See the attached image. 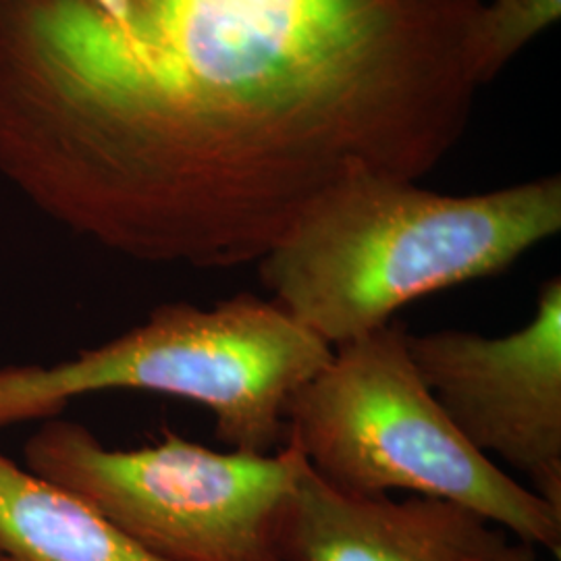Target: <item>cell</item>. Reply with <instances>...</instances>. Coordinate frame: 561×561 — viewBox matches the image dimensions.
Wrapping results in <instances>:
<instances>
[{
	"mask_svg": "<svg viewBox=\"0 0 561 561\" xmlns=\"http://www.w3.org/2000/svg\"><path fill=\"white\" fill-rule=\"evenodd\" d=\"M482 0H0V175L150 264L259 262L335 185L468 125Z\"/></svg>",
	"mask_w": 561,
	"mask_h": 561,
	"instance_id": "cell-1",
	"label": "cell"
},
{
	"mask_svg": "<svg viewBox=\"0 0 561 561\" xmlns=\"http://www.w3.org/2000/svg\"><path fill=\"white\" fill-rule=\"evenodd\" d=\"M560 229V175L449 196L360 173L322 194L259 268L271 300L337 347L424 296L502 275Z\"/></svg>",
	"mask_w": 561,
	"mask_h": 561,
	"instance_id": "cell-2",
	"label": "cell"
},
{
	"mask_svg": "<svg viewBox=\"0 0 561 561\" xmlns=\"http://www.w3.org/2000/svg\"><path fill=\"white\" fill-rule=\"evenodd\" d=\"M331 356L327 341L271 298L161 304L69 360L0 366V431L55 419L90 393L150 391L208 408L219 442L264 456L285 445L287 403Z\"/></svg>",
	"mask_w": 561,
	"mask_h": 561,
	"instance_id": "cell-3",
	"label": "cell"
},
{
	"mask_svg": "<svg viewBox=\"0 0 561 561\" xmlns=\"http://www.w3.org/2000/svg\"><path fill=\"white\" fill-rule=\"evenodd\" d=\"M285 421V443L340 491L458 503L561 556L560 510L461 437L416 373L401 322L337 345L294 393Z\"/></svg>",
	"mask_w": 561,
	"mask_h": 561,
	"instance_id": "cell-4",
	"label": "cell"
},
{
	"mask_svg": "<svg viewBox=\"0 0 561 561\" xmlns=\"http://www.w3.org/2000/svg\"><path fill=\"white\" fill-rule=\"evenodd\" d=\"M23 460L161 561H283L280 518L306 468L289 442L225 454L164 428L157 445L113 449L59 416L42 422Z\"/></svg>",
	"mask_w": 561,
	"mask_h": 561,
	"instance_id": "cell-5",
	"label": "cell"
},
{
	"mask_svg": "<svg viewBox=\"0 0 561 561\" xmlns=\"http://www.w3.org/2000/svg\"><path fill=\"white\" fill-rule=\"evenodd\" d=\"M410 358L461 437L528 479L561 512V279L545 280L522 329L486 337L408 333Z\"/></svg>",
	"mask_w": 561,
	"mask_h": 561,
	"instance_id": "cell-6",
	"label": "cell"
},
{
	"mask_svg": "<svg viewBox=\"0 0 561 561\" xmlns=\"http://www.w3.org/2000/svg\"><path fill=\"white\" fill-rule=\"evenodd\" d=\"M283 561H539V549L437 497L354 495L306 461L279 528Z\"/></svg>",
	"mask_w": 561,
	"mask_h": 561,
	"instance_id": "cell-7",
	"label": "cell"
},
{
	"mask_svg": "<svg viewBox=\"0 0 561 561\" xmlns=\"http://www.w3.org/2000/svg\"><path fill=\"white\" fill-rule=\"evenodd\" d=\"M0 547L9 561H161L80 497L2 454Z\"/></svg>",
	"mask_w": 561,
	"mask_h": 561,
	"instance_id": "cell-8",
	"label": "cell"
},
{
	"mask_svg": "<svg viewBox=\"0 0 561 561\" xmlns=\"http://www.w3.org/2000/svg\"><path fill=\"white\" fill-rule=\"evenodd\" d=\"M561 18V0H482L472 27L479 88L495 80L522 48Z\"/></svg>",
	"mask_w": 561,
	"mask_h": 561,
	"instance_id": "cell-9",
	"label": "cell"
},
{
	"mask_svg": "<svg viewBox=\"0 0 561 561\" xmlns=\"http://www.w3.org/2000/svg\"><path fill=\"white\" fill-rule=\"evenodd\" d=\"M0 561H9V558H7L4 551H2V547H0Z\"/></svg>",
	"mask_w": 561,
	"mask_h": 561,
	"instance_id": "cell-10",
	"label": "cell"
}]
</instances>
